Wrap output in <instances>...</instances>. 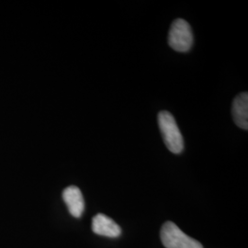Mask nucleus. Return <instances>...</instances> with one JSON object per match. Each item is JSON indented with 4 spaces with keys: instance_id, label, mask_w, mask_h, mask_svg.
<instances>
[{
    "instance_id": "1",
    "label": "nucleus",
    "mask_w": 248,
    "mask_h": 248,
    "mask_svg": "<svg viewBox=\"0 0 248 248\" xmlns=\"http://www.w3.org/2000/svg\"><path fill=\"white\" fill-rule=\"evenodd\" d=\"M158 125L166 146L173 154H180L184 150V140L177 122L173 115L166 110L158 113Z\"/></svg>"
},
{
    "instance_id": "2",
    "label": "nucleus",
    "mask_w": 248,
    "mask_h": 248,
    "mask_svg": "<svg viewBox=\"0 0 248 248\" xmlns=\"http://www.w3.org/2000/svg\"><path fill=\"white\" fill-rule=\"evenodd\" d=\"M160 237L166 248H203L202 245L186 233L174 222L163 224Z\"/></svg>"
},
{
    "instance_id": "3",
    "label": "nucleus",
    "mask_w": 248,
    "mask_h": 248,
    "mask_svg": "<svg viewBox=\"0 0 248 248\" xmlns=\"http://www.w3.org/2000/svg\"><path fill=\"white\" fill-rule=\"evenodd\" d=\"M169 45L173 50L179 53H186L193 45V33L188 22L177 18L170 27Z\"/></svg>"
},
{
    "instance_id": "4",
    "label": "nucleus",
    "mask_w": 248,
    "mask_h": 248,
    "mask_svg": "<svg viewBox=\"0 0 248 248\" xmlns=\"http://www.w3.org/2000/svg\"><path fill=\"white\" fill-rule=\"evenodd\" d=\"M92 231L96 234L110 238H117L122 233L120 225L102 213H98L94 216L92 220Z\"/></svg>"
},
{
    "instance_id": "5",
    "label": "nucleus",
    "mask_w": 248,
    "mask_h": 248,
    "mask_svg": "<svg viewBox=\"0 0 248 248\" xmlns=\"http://www.w3.org/2000/svg\"><path fill=\"white\" fill-rule=\"evenodd\" d=\"M62 199L72 216L80 218L85 210V202L79 188L76 186L66 187L62 192Z\"/></svg>"
},
{
    "instance_id": "6",
    "label": "nucleus",
    "mask_w": 248,
    "mask_h": 248,
    "mask_svg": "<svg viewBox=\"0 0 248 248\" xmlns=\"http://www.w3.org/2000/svg\"><path fill=\"white\" fill-rule=\"evenodd\" d=\"M232 114L234 124L241 129L248 131V94L243 92L233 99Z\"/></svg>"
}]
</instances>
